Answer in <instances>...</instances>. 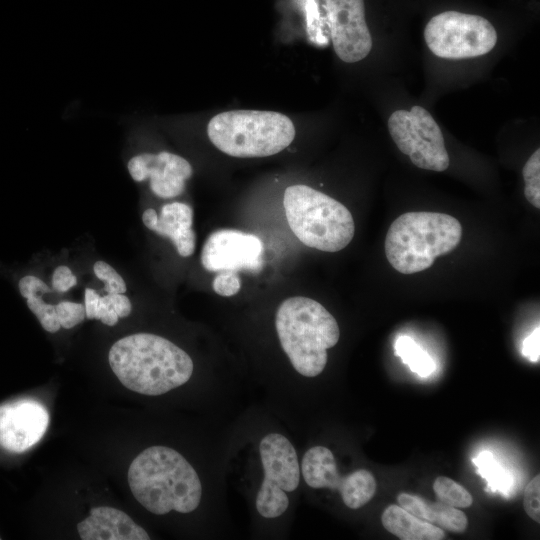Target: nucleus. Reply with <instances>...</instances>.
I'll return each mask as SVG.
<instances>
[{"mask_svg":"<svg viewBox=\"0 0 540 540\" xmlns=\"http://www.w3.org/2000/svg\"><path fill=\"white\" fill-rule=\"evenodd\" d=\"M301 472L306 484L314 489H338L342 477L335 457L330 449L314 446L308 449L301 463Z\"/></svg>","mask_w":540,"mask_h":540,"instance_id":"18","label":"nucleus"},{"mask_svg":"<svg viewBox=\"0 0 540 540\" xmlns=\"http://www.w3.org/2000/svg\"><path fill=\"white\" fill-rule=\"evenodd\" d=\"M128 483L135 499L156 515L192 512L202 498L196 470L166 446H151L136 456L128 469Z\"/></svg>","mask_w":540,"mask_h":540,"instance_id":"2","label":"nucleus"},{"mask_svg":"<svg viewBox=\"0 0 540 540\" xmlns=\"http://www.w3.org/2000/svg\"><path fill=\"white\" fill-rule=\"evenodd\" d=\"M263 243L254 234L221 229L210 234L202 252L201 263L210 272H258L263 264Z\"/></svg>","mask_w":540,"mask_h":540,"instance_id":"10","label":"nucleus"},{"mask_svg":"<svg viewBox=\"0 0 540 540\" xmlns=\"http://www.w3.org/2000/svg\"><path fill=\"white\" fill-rule=\"evenodd\" d=\"M383 527L401 540H442L444 531L412 515L399 505L392 504L382 513Z\"/></svg>","mask_w":540,"mask_h":540,"instance_id":"17","label":"nucleus"},{"mask_svg":"<svg viewBox=\"0 0 540 540\" xmlns=\"http://www.w3.org/2000/svg\"><path fill=\"white\" fill-rule=\"evenodd\" d=\"M475 462L479 467V473L488 479L489 486L493 490H500L503 493L507 492L512 484L511 476L494 462L490 452H483Z\"/></svg>","mask_w":540,"mask_h":540,"instance_id":"23","label":"nucleus"},{"mask_svg":"<svg viewBox=\"0 0 540 540\" xmlns=\"http://www.w3.org/2000/svg\"><path fill=\"white\" fill-rule=\"evenodd\" d=\"M388 129L399 150L416 167L436 172L448 168L450 160L441 129L425 108L396 110L389 117Z\"/></svg>","mask_w":540,"mask_h":540,"instance_id":"9","label":"nucleus"},{"mask_svg":"<svg viewBox=\"0 0 540 540\" xmlns=\"http://www.w3.org/2000/svg\"><path fill=\"white\" fill-rule=\"evenodd\" d=\"M424 38L434 55L445 59H464L490 52L497 42V33L482 16L445 11L428 21Z\"/></svg>","mask_w":540,"mask_h":540,"instance_id":"7","label":"nucleus"},{"mask_svg":"<svg viewBox=\"0 0 540 540\" xmlns=\"http://www.w3.org/2000/svg\"><path fill=\"white\" fill-rule=\"evenodd\" d=\"M127 167L135 181L142 182L149 178L152 192L160 198L180 195L186 180L193 173L191 164L185 158L167 151L136 155L129 160Z\"/></svg>","mask_w":540,"mask_h":540,"instance_id":"13","label":"nucleus"},{"mask_svg":"<svg viewBox=\"0 0 540 540\" xmlns=\"http://www.w3.org/2000/svg\"><path fill=\"white\" fill-rule=\"evenodd\" d=\"M397 502L412 515L442 530L463 533L467 528L468 520L464 512L440 501L431 502L418 495L401 493L397 497Z\"/></svg>","mask_w":540,"mask_h":540,"instance_id":"16","label":"nucleus"},{"mask_svg":"<svg viewBox=\"0 0 540 540\" xmlns=\"http://www.w3.org/2000/svg\"><path fill=\"white\" fill-rule=\"evenodd\" d=\"M462 225L453 216L437 212H407L390 225L385 254L402 274L430 268L435 258L450 253L462 238Z\"/></svg>","mask_w":540,"mask_h":540,"instance_id":"4","label":"nucleus"},{"mask_svg":"<svg viewBox=\"0 0 540 540\" xmlns=\"http://www.w3.org/2000/svg\"><path fill=\"white\" fill-rule=\"evenodd\" d=\"M527 201L537 209L540 208V149H537L527 160L522 170Z\"/></svg>","mask_w":540,"mask_h":540,"instance_id":"24","label":"nucleus"},{"mask_svg":"<svg viewBox=\"0 0 540 540\" xmlns=\"http://www.w3.org/2000/svg\"><path fill=\"white\" fill-rule=\"evenodd\" d=\"M307 32L316 45H327L330 40V26L327 0H307Z\"/></svg>","mask_w":540,"mask_h":540,"instance_id":"20","label":"nucleus"},{"mask_svg":"<svg viewBox=\"0 0 540 540\" xmlns=\"http://www.w3.org/2000/svg\"><path fill=\"white\" fill-rule=\"evenodd\" d=\"M18 288L23 298L42 296L43 293L50 292V288L38 277L26 275L20 278Z\"/></svg>","mask_w":540,"mask_h":540,"instance_id":"30","label":"nucleus"},{"mask_svg":"<svg viewBox=\"0 0 540 540\" xmlns=\"http://www.w3.org/2000/svg\"><path fill=\"white\" fill-rule=\"evenodd\" d=\"M396 354L399 355L410 369L420 376L430 375L434 368V362L430 356L422 350L412 338L400 336L395 345Z\"/></svg>","mask_w":540,"mask_h":540,"instance_id":"21","label":"nucleus"},{"mask_svg":"<svg viewBox=\"0 0 540 540\" xmlns=\"http://www.w3.org/2000/svg\"><path fill=\"white\" fill-rule=\"evenodd\" d=\"M144 225L158 235L168 237L182 257H189L195 251L196 234L192 229V208L181 202L165 204L160 216L152 208L142 215Z\"/></svg>","mask_w":540,"mask_h":540,"instance_id":"14","label":"nucleus"},{"mask_svg":"<svg viewBox=\"0 0 540 540\" xmlns=\"http://www.w3.org/2000/svg\"><path fill=\"white\" fill-rule=\"evenodd\" d=\"M376 487L373 474L368 470L358 469L343 476L337 490L348 508L359 509L374 497Z\"/></svg>","mask_w":540,"mask_h":540,"instance_id":"19","label":"nucleus"},{"mask_svg":"<svg viewBox=\"0 0 540 540\" xmlns=\"http://www.w3.org/2000/svg\"><path fill=\"white\" fill-rule=\"evenodd\" d=\"M108 361L129 390L161 395L185 384L192 376L191 357L173 342L151 333H136L116 341Z\"/></svg>","mask_w":540,"mask_h":540,"instance_id":"1","label":"nucleus"},{"mask_svg":"<svg viewBox=\"0 0 540 540\" xmlns=\"http://www.w3.org/2000/svg\"><path fill=\"white\" fill-rule=\"evenodd\" d=\"M110 305L120 318L127 317L132 310L131 302L124 294H107L105 295Z\"/></svg>","mask_w":540,"mask_h":540,"instance_id":"34","label":"nucleus"},{"mask_svg":"<svg viewBox=\"0 0 540 540\" xmlns=\"http://www.w3.org/2000/svg\"><path fill=\"white\" fill-rule=\"evenodd\" d=\"M433 491L440 502L456 508H467L473 503L472 495L466 488L445 476L435 479Z\"/></svg>","mask_w":540,"mask_h":540,"instance_id":"22","label":"nucleus"},{"mask_svg":"<svg viewBox=\"0 0 540 540\" xmlns=\"http://www.w3.org/2000/svg\"><path fill=\"white\" fill-rule=\"evenodd\" d=\"M539 327L527 336L522 345V354L532 362L539 361Z\"/></svg>","mask_w":540,"mask_h":540,"instance_id":"32","label":"nucleus"},{"mask_svg":"<svg viewBox=\"0 0 540 540\" xmlns=\"http://www.w3.org/2000/svg\"><path fill=\"white\" fill-rule=\"evenodd\" d=\"M275 327L283 351L300 375L316 377L323 372L327 350L339 341L340 330L322 304L303 296L290 297L278 307Z\"/></svg>","mask_w":540,"mask_h":540,"instance_id":"3","label":"nucleus"},{"mask_svg":"<svg viewBox=\"0 0 540 540\" xmlns=\"http://www.w3.org/2000/svg\"><path fill=\"white\" fill-rule=\"evenodd\" d=\"M82 540H149L148 533L125 512L98 506L90 510V515L77 524Z\"/></svg>","mask_w":540,"mask_h":540,"instance_id":"15","label":"nucleus"},{"mask_svg":"<svg viewBox=\"0 0 540 540\" xmlns=\"http://www.w3.org/2000/svg\"><path fill=\"white\" fill-rule=\"evenodd\" d=\"M77 283L74 276L67 266H59L55 269L52 276L53 288L59 292H66Z\"/></svg>","mask_w":540,"mask_h":540,"instance_id":"31","label":"nucleus"},{"mask_svg":"<svg viewBox=\"0 0 540 540\" xmlns=\"http://www.w3.org/2000/svg\"><path fill=\"white\" fill-rule=\"evenodd\" d=\"M259 453L264 475L255 505L262 517L273 519L286 512L287 493L299 486L300 464L293 444L280 433L265 435L260 441Z\"/></svg>","mask_w":540,"mask_h":540,"instance_id":"8","label":"nucleus"},{"mask_svg":"<svg viewBox=\"0 0 540 540\" xmlns=\"http://www.w3.org/2000/svg\"><path fill=\"white\" fill-rule=\"evenodd\" d=\"M523 506L526 514L540 522V475H536L527 484L524 491Z\"/></svg>","mask_w":540,"mask_h":540,"instance_id":"28","label":"nucleus"},{"mask_svg":"<svg viewBox=\"0 0 540 540\" xmlns=\"http://www.w3.org/2000/svg\"><path fill=\"white\" fill-rule=\"evenodd\" d=\"M283 205L290 229L310 248L337 252L354 236L355 224L347 207L312 187L302 184L287 187Z\"/></svg>","mask_w":540,"mask_h":540,"instance_id":"5","label":"nucleus"},{"mask_svg":"<svg viewBox=\"0 0 540 540\" xmlns=\"http://www.w3.org/2000/svg\"><path fill=\"white\" fill-rule=\"evenodd\" d=\"M100 296L91 288L85 289V313L86 318L95 319Z\"/></svg>","mask_w":540,"mask_h":540,"instance_id":"35","label":"nucleus"},{"mask_svg":"<svg viewBox=\"0 0 540 540\" xmlns=\"http://www.w3.org/2000/svg\"><path fill=\"white\" fill-rule=\"evenodd\" d=\"M212 287L218 295L230 297L240 291L241 281L237 272L221 271L214 278Z\"/></svg>","mask_w":540,"mask_h":540,"instance_id":"29","label":"nucleus"},{"mask_svg":"<svg viewBox=\"0 0 540 540\" xmlns=\"http://www.w3.org/2000/svg\"><path fill=\"white\" fill-rule=\"evenodd\" d=\"M330 39L337 56L354 63L365 58L372 38L365 19L364 0H327Z\"/></svg>","mask_w":540,"mask_h":540,"instance_id":"11","label":"nucleus"},{"mask_svg":"<svg viewBox=\"0 0 540 540\" xmlns=\"http://www.w3.org/2000/svg\"><path fill=\"white\" fill-rule=\"evenodd\" d=\"M26 304L46 331L54 333L60 329L55 305L45 303L42 296L27 298Z\"/></svg>","mask_w":540,"mask_h":540,"instance_id":"25","label":"nucleus"},{"mask_svg":"<svg viewBox=\"0 0 540 540\" xmlns=\"http://www.w3.org/2000/svg\"><path fill=\"white\" fill-rule=\"evenodd\" d=\"M207 134L223 153L239 158L266 157L288 147L295 137L291 119L261 110H231L211 118Z\"/></svg>","mask_w":540,"mask_h":540,"instance_id":"6","label":"nucleus"},{"mask_svg":"<svg viewBox=\"0 0 540 540\" xmlns=\"http://www.w3.org/2000/svg\"><path fill=\"white\" fill-rule=\"evenodd\" d=\"M60 326L65 329L73 328L86 318L85 307L80 303L63 301L55 305Z\"/></svg>","mask_w":540,"mask_h":540,"instance_id":"26","label":"nucleus"},{"mask_svg":"<svg viewBox=\"0 0 540 540\" xmlns=\"http://www.w3.org/2000/svg\"><path fill=\"white\" fill-rule=\"evenodd\" d=\"M95 275L105 282V290L109 294H123L126 292V284L123 278L109 264L97 261L94 264Z\"/></svg>","mask_w":540,"mask_h":540,"instance_id":"27","label":"nucleus"},{"mask_svg":"<svg viewBox=\"0 0 540 540\" xmlns=\"http://www.w3.org/2000/svg\"><path fill=\"white\" fill-rule=\"evenodd\" d=\"M118 318L106 296L100 297L95 319L108 326H113L118 322Z\"/></svg>","mask_w":540,"mask_h":540,"instance_id":"33","label":"nucleus"},{"mask_svg":"<svg viewBox=\"0 0 540 540\" xmlns=\"http://www.w3.org/2000/svg\"><path fill=\"white\" fill-rule=\"evenodd\" d=\"M48 424V411L36 400L0 405V446L13 453L25 452L41 440Z\"/></svg>","mask_w":540,"mask_h":540,"instance_id":"12","label":"nucleus"}]
</instances>
